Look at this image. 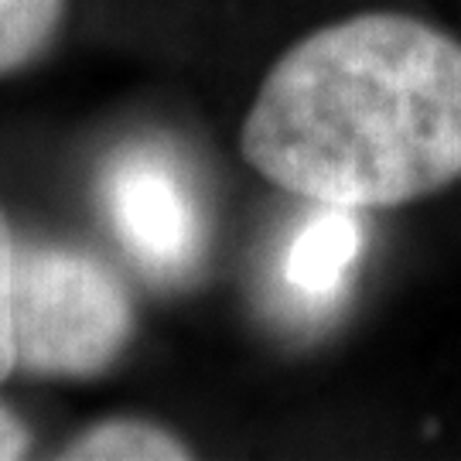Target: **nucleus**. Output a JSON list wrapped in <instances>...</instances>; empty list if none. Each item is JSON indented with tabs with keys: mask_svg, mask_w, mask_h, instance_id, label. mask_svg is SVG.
Returning a JSON list of instances; mask_svg holds the SVG:
<instances>
[{
	"mask_svg": "<svg viewBox=\"0 0 461 461\" xmlns=\"http://www.w3.org/2000/svg\"><path fill=\"white\" fill-rule=\"evenodd\" d=\"M240 150L314 205L393 209L461 182V45L390 11L318 28L257 89Z\"/></svg>",
	"mask_w": 461,
	"mask_h": 461,
	"instance_id": "obj_1",
	"label": "nucleus"
},
{
	"mask_svg": "<svg viewBox=\"0 0 461 461\" xmlns=\"http://www.w3.org/2000/svg\"><path fill=\"white\" fill-rule=\"evenodd\" d=\"M127 284L96 253L59 243L14 249L17 369L34 379H96L133 342Z\"/></svg>",
	"mask_w": 461,
	"mask_h": 461,
	"instance_id": "obj_2",
	"label": "nucleus"
},
{
	"mask_svg": "<svg viewBox=\"0 0 461 461\" xmlns=\"http://www.w3.org/2000/svg\"><path fill=\"white\" fill-rule=\"evenodd\" d=\"M103 212L150 277L182 280L202 253V212L178 158L161 144H127L103 171Z\"/></svg>",
	"mask_w": 461,
	"mask_h": 461,
	"instance_id": "obj_3",
	"label": "nucleus"
},
{
	"mask_svg": "<svg viewBox=\"0 0 461 461\" xmlns=\"http://www.w3.org/2000/svg\"><path fill=\"white\" fill-rule=\"evenodd\" d=\"M359 209L346 205H318V212L304 219V226L284 257V284L304 304H329L348 284L363 247V226L356 219Z\"/></svg>",
	"mask_w": 461,
	"mask_h": 461,
	"instance_id": "obj_4",
	"label": "nucleus"
},
{
	"mask_svg": "<svg viewBox=\"0 0 461 461\" xmlns=\"http://www.w3.org/2000/svg\"><path fill=\"white\" fill-rule=\"evenodd\" d=\"M195 451L185 445L178 434H171L161 424L137 420V417H110L86 428L79 438H72L59 458L66 461H113V458H161V461H182L192 458Z\"/></svg>",
	"mask_w": 461,
	"mask_h": 461,
	"instance_id": "obj_5",
	"label": "nucleus"
},
{
	"mask_svg": "<svg viewBox=\"0 0 461 461\" xmlns=\"http://www.w3.org/2000/svg\"><path fill=\"white\" fill-rule=\"evenodd\" d=\"M66 0H0V79L38 62L55 45Z\"/></svg>",
	"mask_w": 461,
	"mask_h": 461,
	"instance_id": "obj_6",
	"label": "nucleus"
},
{
	"mask_svg": "<svg viewBox=\"0 0 461 461\" xmlns=\"http://www.w3.org/2000/svg\"><path fill=\"white\" fill-rule=\"evenodd\" d=\"M14 249L17 240L0 209V383L17 369L14 342Z\"/></svg>",
	"mask_w": 461,
	"mask_h": 461,
	"instance_id": "obj_7",
	"label": "nucleus"
},
{
	"mask_svg": "<svg viewBox=\"0 0 461 461\" xmlns=\"http://www.w3.org/2000/svg\"><path fill=\"white\" fill-rule=\"evenodd\" d=\"M28 451H32V430L24 428V420L14 411L0 403V461L24 458Z\"/></svg>",
	"mask_w": 461,
	"mask_h": 461,
	"instance_id": "obj_8",
	"label": "nucleus"
}]
</instances>
